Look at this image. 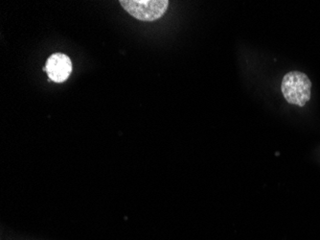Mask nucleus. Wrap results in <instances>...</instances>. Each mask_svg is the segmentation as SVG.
Segmentation results:
<instances>
[{"label":"nucleus","mask_w":320,"mask_h":240,"mask_svg":"<svg viewBox=\"0 0 320 240\" xmlns=\"http://www.w3.org/2000/svg\"><path fill=\"white\" fill-rule=\"evenodd\" d=\"M281 91L288 103L303 107L310 99L312 82L305 73L290 71L282 80Z\"/></svg>","instance_id":"f257e3e1"},{"label":"nucleus","mask_w":320,"mask_h":240,"mask_svg":"<svg viewBox=\"0 0 320 240\" xmlns=\"http://www.w3.org/2000/svg\"><path fill=\"white\" fill-rule=\"evenodd\" d=\"M120 4L132 17L142 22L160 20L169 7L168 0H121Z\"/></svg>","instance_id":"f03ea898"},{"label":"nucleus","mask_w":320,"mask_h":240,"mask_svg":"<svg viewBox=\"0 0 320 240\" xmlns=\"http://www.w3.org/2000/svg\"><path fill=\"white\" fill-rule=\"evenodd\" d=\"M44 70L47 73L49 81L62 83L68 79L72 72V63L68 56L62 53H55L48 58Z\"/></svg>","instance_id":"7ed1b4c3"}]
</instances>
